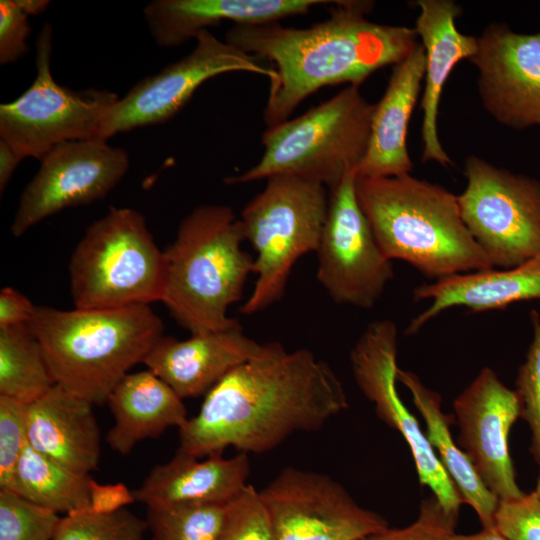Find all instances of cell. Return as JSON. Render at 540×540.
<instances>
[{
  "instance_id": "14",
  "label": "cell",
  "mask_w": 540,
  "mask_h": 540,
  "mask_svg": "<svg viewBox=\"0 0 540 540\" xmlns=\"http://www.w3.org/2000/svg\"><path fill=\"white\" fill-rule=\"evenodd\" d=\"M39 161L37 173L20 195L10 228L15 237L64 209L104 198L130 165L125 149L96 139L59 144Z\"/></svg>"
},
{
  "instance_id": "13",
  "label": "cell",
  "mask_w": 540,
  "mask_h": 540,
  "mask_svg": "<svg viewBox=\"0 0 540 540\" xmlns=\"http://www.w3.org/2000/svg\"><path fill=\"white\" fill-rule=\"evenodd\" d=\"M398 333L389 319L371 322L350 352L351 370L377 416L398 431L409 445L419 482L433 493L448 515L458 517L463 503L459 491L436 456L415 417L396 389Z\"/></svg>"
},
{
  "instance_id": "36",
  "label": "cell",
  "mask_w": 540,
  "mask_h": 540,
  "mask_svg": "<svg viewBox=\"0 0 540 540\" xmlns=\"http://www.w3.org/2000/svg\"><path fill=\"white\" fill-rule=\"evenodd\" d=\"M494 526L508 540H540V498L532 492L499 501Z\"/></svg>"
},
{
  "instance_id": "3",
  "label": "cell",
  "mask_w": 540,
  "mask_h": 540,
  "mask_svg": "<svg viewBox=\"0 0 540 540\" xmlns=\"http://www.w3.org/2000/svg\"><path fill=\"white\" fill-rule=\"evenodd\" d=\"M355 191L383 253L438 280L494 268L466 227L458 198L411 174L357 177Z\"/></svg>"
},
{
  "instance_id": "16",
  "label": "cell",
  "mask_w": 540,
  "mask_h": 540,
  "mask_svg": "<svg viewBox=\"0 0 540 540\" xmlns=\"http://www.w3.org/2000/svg\"><path fill=\"white\" fill-rule=\"evenodd\" d=\"M458 442L486 487L509 501L524 493L515 480L508 449L510 429L521 417V402L490 367L480 370L453 402Z\"/></svg>"
},
{
  "instance_id": "43",
  "label": "cell",
  "mask_w": 540,
  "mask_h": 540,
  "mask_svg": "<svg viewBox=\"0 0 540 540\" xmlns=\"http://www.w3.org/2000/svg\"><path fill=\"white\" fill-rule=\"evenodd\" d=\"M539 463H540V458H539ZM538 497L540 498V474H539V478H538V482H537V486H536V490L534 491Z\"/></svg>"
},
{
  "instance_id": "31",
  "label": "cell",
  "mask_w": 540,
  "mask_h": 540,
  "mask_svg": "<svg viewBox=\"0 0 540 540\" xmlns=\"http://www.w3.org/2000/svg\"><path fill=\"white\" fill-rule=\"evenodd\" d=\"M59 514L0 489V540H53Z\"/></svg>"
},
{
  "instance_id": "24",
  "label": "cell",
  "mask_w": 540,
  "mask_h": 540,
  "mask_svg": "<svg viewBox=\"0 0 540 540\" xmlns=\"http://www.w3.org/2000/svg\"><path fill=\"white\" fill-rule=\"evenodd\" d=\"M179 449L166 463L155 465L143 483L133 490L136 501L146 506L176 503H227L246 485L249 458L240 452L231 458L211 454L204 460Z\"/></svg>"
},
{
  "instance_id": "23",
  "label": "cell",
  "mask_w": 540,
  "mask_h": 540,
  "mask_svg": "<svg viewBox=\"0 0 540 540\" xmlns=\"http://www.w3.org/2000/svg\"><path fill=\"white\" fill-rule=\"evenodd\" d=\"M327 0H154L144 8L150 34L160 47H176L222 21L242 25L276 23L307 14Z\"/></svg>"
},
{
  "instance_id": "25",
  "label": "cell",
  "mask_w": 540,
  "mask_h": 540,
  "mask_svg": "<svg viewBox=\"0 0 540 540\" xmlns=\"http://www.w3.org/2000/svg\"><path fill=\"white\" fill-rule=\"evenodd\" d=\"M106 403L114 424L105 440L122 456L140 441L158 438L169 427L180 428L188 420L183 399L149 369L125 375Z\"/></svg>"
},
{
  "instance_id": "26",
  "label": "cell",
  "mask_w": 540,
  "mask_h": 540,
  "mask_svg": "<svg viewBox=\"0 0 540 540\" xmlns=\"http://www.w3.org/2000/svg\"><path fill=\"white\" fill-rule=\"evenodd\" d=\"M396 379L410 391L413 404L425 421V436L462 501L474 509L483 528L493 527L499 499L481 480L467 454L456 446L449 428L450 416L442 411L441 396L413 372L398 368Z\"/></svg>"
},
{
  "instance_id": "21",
  "label": "cell",
  "mask_w": 540,
  "mask_h": 540,
  "mask_svg": "<svg viewBox=\"0 0 540 540\" xmlns=\"http://www.w3.org/2000/svg\"><path fill=\"white\" fill-rule=\"evenodd\" d=\"M93 406L55 384L27 404L28 444L67 468L89 475L98 468L101 455Z\"/></svg>"
},
{
  "instance_id": "22",
  "label": "cell",
  "mask_w": 540,
  "mask_h": 540,
  "mask_svg": "<svg viewBox=\"0 0 540 540\" xmlns=\"http://www.w3.org/2000/svg\"><path fill=\"white\" fill-rule=\"evenodd\" d=\"M422 44L394 65L387 88L374 105L366 154L357 177L381 178L410 174L413 163L407 149L409 120L425 75Z\"/></svg>"
},
{
  "instance_id": "7",
  "label": "cell",
  "mask_w": 540,
  "mask_h": 540,
  "mask_svg": "<svg viewBox=\"0 0 540 540\" xmlns=\"http://www.w3.org/2000/svg\"><path fill=\"white\" fill-rule=\"evenodd\" d=\"M75 308L106 310L162 301L167 264L144 216L115 208L93 222L69 262Z\"/></svg>"
},
{
  "instance_id": "30",
  "label": "cell",
  "mask_w": 540,
  "mask_h": 540,
  "mask_svg": "<svg viewBox=\"0 0 540 540\" xmlns=\"http://www.w3.org/2000/svg\"><path fill=\"white\" fill-rule=\"evenodd\" d=\"M146 520L123 508L109 514L90 509L62 517L53 540H143Z\"/></svg>"
},
{
  "instance_id": "29",
  "label": "cell",
  "mask_w": 540,
  "mask_h": 540,
  "mask_svg": "<svg viewBox=\"0 0 540 540\" xmlns=\"http://www.w3.org/2000/svg\"><path fill=\"white\" fill-rule=\"evenodd\" d=\"M227 503L176 502L146 506L151 540H219Z\"/></svg>"
},
{
  "instance_id": "28",
  "label": "cell",
  "mask_w": 540,
  "mask_h": 540,
  "mask_svg": "<svg viewBox=\"0 0 540 540\" xmlns=\"http://www.w3.org/2000/svg\"><path fill=\"white\" fill-rule=\"evenodd\" d=\"M55 384L29 324L0 328V396L29 404Z\"/></svg>"
},
{
  "instance_id": "39",
  "label": "cell",
  "mask_w": 540,
  "mask_h": 540,
  "mask_svg": "<svg viewBox=\"0 0 540 540\" xmlns=\"http://www.w3.org/2000/svg\"><path fill=\"white\" fill-rule=\"evenodd\" d=\"M36 307L28 297L12 287L0 291V328L29 324Z\"/></svg>"
},
{
  "instance_id": "41",
  "label": "cell",
  "mask_w": 540,
  "mask_h": 540,
  "mask_svg": "<svg viewBox=\"0 0 540 540\" xmlns=\"http://www.w3.org/2000/svg\"><path fill=\"white\" fill-rule=\"evenodd\" d=\"M451 540H508L495 526L483 528L480 532L470 535L454 534Z\"/></svg>"
},
{
  "instance_id": "10",
  "label": "cell",
  "mask_w": 540,
  "mask_h": 540,
  "mask_svg": "<svg viewBox=\"0 0 540 540\" xmlns=\"http://www.w3.org/2000/svg\"><path fill=\"white\" fill-rule=\"evenodd\" d=\"M462 219L494 267L511 268L540 255V181L470 155Z\"/></svg>"
},
{
  "instance_id": "20",
  "label": "cell",
  "mask_w": 540,
  "mask_h": 540,
  "mask_svg": "<svg viewBox=\"0 0 540 540\" xmlns=\"http://www.w3.org/2000/svg\"><path fill=\"white\" fill-rule=\"evenodd\" d=\"M413 299L428 300L430 304L410 321L408 335L416 334L452 307L483 312L504 309L517 302L540 300V255L511 268L494 267L423 283L414 289Z\"/></svg>"
},
{
  "instance_id": "38",
  "label": "cell",
  "mask_w": 540,
  "mask_h": 540,
  "mask_svg": "<svg viewBox=\"0 0 540 540\" xmlns=\"http://www.w3.org/2000/svg\"><path fill=\"white\" fill-rule=\"evenodd\" d=\"M90 510L99 514H109L125 508L136 501L133 491L124 483L99 484L90 482Z\"/></svg>"
},
{
  "instance_id": "15",
  "label": "cell",
  "mask_w": 540,
  "mask_h": 540,
  "mask_svg": "<svg viewBox=\"0 0 540 540\" xmlns=\"http://www.w3.org/2000/svg\"><path fill=\"white\" fill-rule=\"evenodd\" d=\"M278 540H358L388 527L328 475L286 467L261 491Z\"/></svg>"
},
{
  "instance_id": "4",
  "label": "cell",
  "mask_w": 540,
  "mask_h": 540,
  "mask_svg": "<svg viewBox=\"0 0 540 540\" xmlns=\"http://www.w3.org/2000/svg\"><path fill=\"white\" fill-rule=\"evenodd\" d=\"M29 326L56 384L93 405L107 402L164 331L150 305L106 310L37 306Z\"/></svg>"
},
{
  "instance_id": "11",
  "label": "cell",
  "mask_w": 540,
  "mask_h": 540,
  "mask_svg": "<svg viewBox=\"0 0 540 540\" xmlns=\"http://www.w3.org/2000/svg\"><path fill=\"white\" fill-rule=\"evenodd\" d=\"M356 173L329 190L328 211L316 250L317 280L343 305L372 308L394 277L355 191Z\"/></svg>"
},
{
  "instance_id": "19",
  "label": "cell",
  "mask_w": 540,
  "mask_h": 540,
  "mask_svg": "<svg viewBox=\"0 0 540 540\" xmlns=\"http://www.w3.org/2000/svg\"><path fill=\"white\" fill-rule=\"evenodd\" d=\"M415 30L425 51L424 93L421 101L422 161L452 165L437 131V116L443 86L455 65L471 59L477 51V37L461 33L455 24L461 8L450 0H419Z\"/></svg>"
},
{
  "instance_id": "40",
  "label": "cell",
  "mask_w": 540,
  "mask_h": 540,
  "mask_svg": "<svg viewBox=\"0 0 540 540\" xmlns=\"http://www.w3.org/2000/svg\"><path fill=\"white\" fill-rule=\"evenodd\" d=\"M22 161L19 155L13 148L0 139V191L1 194L5 190L10 181L16 167Z\"/></svg>"
},
{
  "instance_id": "17",
  "label": "cell",
  "mask_w": 540,
  "mask_h": 540,
  "mask_svg": "<svg viewBox=\"0 0 540 540\" xmlns=\"http://www.w3.org/2000/svg\"><path fill=\"white\" fill-rule=\"evenodd\" d=\"M470 61L487 112L514 129L540 125V33L518 34L492 24L477 37Z\"/></svg>"
},
{
  "instance_id": "6",
  "label": "cell",
  "mask_w": 540,
  "mask_h": 540,
  "mask_svg": "<svg viewBox=\"0 0 540 540\" xmlns=\"http://www.w3.org/2000/svg\"><path fill=\"white\" fill-rule=\"evenodd\" d=\"M374 105L359 87L348 86L304 114L287 119L262 135L260 161L227 184L248 183L275 175H294L336 187L357 171L368 147Z\"/></svg>"
},
{
  "instance_id": "34",
  "label": "cell",
  "mask_w": 540,
  "mask_h": 540,
  "mask_svg": "<svg viewBox=\"0 0 540 540\" xmlns=\"http://www.w3.org/2000/svg\"><path fill=\"white\" fill-rule=\"evenodd\" d=\"M534 336L526 361L519 368L516 392L521 402V417L532 433V452L540 458V315L533 311Z\"/></svg>"
},
{
  "instance_id": "18",
  "label": "cell",
  "mask_w": 540,
  "mask_h": 540,
  "mask_svg": "<svg viewBox=\"0 0 540 540\" xmlns=\"http://www.w3.org/2000/svg\"><path fill=\"white\" fill-rule=\"evenodd\" d=\"M263 344L248 337L240 325L192 334L178 340L162 336L143 364L182 399L205 395L237 366L252 359Z\"/></svg>"
},
{
  "instance_id": "9",
  "label": "cell",
  "mask_w": 540,
  "mask_h": 540,
  "mask_svg": "<svg viewBox=\"0 0 540 540\" xmlns=\"http://www.w3.org/2000/svg\"><path fill=\"white\" fill-rule=\"evenodd\" d=\"M52 40L53 28L46 23L36 40L34 81L18 98L0 105V139L22 160H40L65 142L101 140L104 120L119 99L106 90L74 91L58 84L51 73Z\"/></svg>"
},
{
  "instance_id": "2",
  "label": "cell",
  "mask_w": 540,
  "mask_h": 540,
  "mask_svg": "<svg viewBox=\"0 0 540 540\" xmlns=\"http://www.w3.org/2000/svg\"><path fill=\"white\" fill-rule=\"evenodd\" d=\"M367 1H337L329 18L307 28L279 23L234 24L225 42L273 64L275 77L263 117L268 127L322 87L357 86L375 71L396 65L419 44L414 28L374 23Z\"/></svg>"
},
{
  "instance_id": "1",
  "label": "cell",
  "mask_w": 540,
  "mask_h": 540,
  "mask_svg": "<svg viewBox=\"0 0 540 540\" xmlns=\"http://www.w3.org/2000/svg\"><path fill=\"white\" fill-rule=\"evenodd\" d=\"M348 408L342 382L310 350L279 342L237 366L206 394L178 428L179 450L197 458L273 450L295 433L316 431Z\"/></svg>"
},
{
  "instance_id": "5",
  "label": "cell",
  "mask_w": 540,
  "mask_h": 540,
  "mask_svg": "<svg viewBox=\"0 0 540 540\" xmlns=\"http://www.w3.org/2000/svg\"><path fill=\"white\" fill-rule=\"evenodd\" d=\"M240 218L230 206L204 204L180 223L164 250L167 278L162 303L192 334L227 329L239 321L227 315L240 301L254 258L242 249Z\"/></svg>"
},
{
  "instance_id": "37",
  "label": "cell",
  "mask_w": 540,
  "mask_h": 540,
  "mask_svg": "<svg viewBox=\"0 0 540 540\" xmlns=\"http://www.w3.org/2000/svg\"><path fill=\"white\" fill-rule=\"evenodd\" d=\"M14 0L0 1V64L7 65L22 58L28 51L31 25Z\"/></svg>"
},
{
  "instance_id": "32",
  "label": "cell",
  "mask_w": 540,
  "mask_h": 540,
  "mask_svg": "<svg viewBox=\"0 0 540 540\" xmlns=\"http://www.w3.org/2000/svg\"><path fill=\"white\" fill-rule=\"evenodd\" d=\"M219 540H278L260 491L247 484L226 504Z\"/></svg>"
},
{
  "instance_id": "42",
  "label": "cell",
  "mask_w": 540,
  "mask_h": 540,
  "mask_svg": "<svg viewBox=\"0 0 540 540\" xmlns=\"http://www.w3.org/2000/svg\"><path fill=\"white\" fill-rule=\"evenodd\" d=\"M17 6L28 16L43 13L49 4L48 0H14Z\"/></svg>"
},
{
  "instance_id": "35",
  "label": "cell",
  "mask_w": 540,
  "mask_h": 540,
  "mask_svg": "<svg viewBox=\"0 0 540 540\" xmlns=\"http://www.w3.org/2000/svg\"><path fill=\"white\" fill-rule=\"evenodd\" d=\"M458 517L445 513L434 496L422 501L417 519L403 528H384L358 540H451Z\"/></svg>"
},
{
  "instance_id": "12",
  "label": "cell",
  "mask_w": 540,
  "mask_h": 540,
  "mask_svg": "<svg viewBox=\"0 0 540 540\" xmlns=\"http://www.w3.org/2000/svg\"><path fill=\"white\" fill-rule=\"evenodd\" d=\"M195 40L196 45L188 55L142 79L117 100L104 120L101 140L170 120L200 85L217 75L243 71L270 80L275 77L273 68L261 65L257 57L220 41L208 30L200 31Z\"/></svg>"
},
{
  "instance_id": "8",
  "label": "cell",
  "mask_w": 540,
  "mask_h": 540,
  "mask_svg": "<svg viewBox=\"0 0 540 540\" xmlns=\"http://www.w3.org/2000/svg\"><path fill=\"white\" fill-rule=\"evenodd\" d=\"M328 191L312 180L275 175L243 208L245 240L256 253L255 285L241 306L243 314L261 312L278 302L295 263L316 252L327 217Z\"/></svg>"
},
{
  "instance_id": "27",
  "label": "cell",
  "mask_w": 540,
  "mask_h": 540,
  "mask_svg": "<svg viewBox=\"0 0 540 540\" xmlns=\"http://www.w3.org/2000/svg\"><path fill=\"white\" fill-rule=\"evenodd\" d=\"M91 480L89 475L77 473L27 444L10 491L57 514L67 515L90 508Z\"/></svg>"
},
{
  "instance_id": "33",
  "label": "cell",
  "mask_w": 540,
  "mask_h": 540,
  "mask_svg": "<svg viewBox=\"0 0 540 540\" xmlns=\"http://www.w3.org/2000/svg\"><path fill=\"white\" fill-rule=\"evenodd\" d=\"M27 444V404L0 396V489H12Z\"/></svg>"
}]
</instances>
